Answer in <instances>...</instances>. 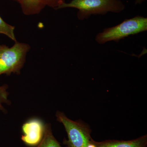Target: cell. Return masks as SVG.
Returning a JSON list of instances; mask_svg holds the SVG:
<instances>
[{
    "instance_id": "obj_5",
    "label": "cell",
    "mask_w": 147,
    "mask_h": 147,
    "mask_svg": "<svg viewBox=\"0 0 147 147\" xmlns=\"http://www.w3.org/2000/svg\"><path fill=\"white\" fill-rule=\"evenodd\" d=\"M45 129V124L41 120L30 119L22 125L21 140L28 146H36L42 141Z\"/></svg>"
},
{
    "instance_id": "obj_13",
    "label": "cell",
    "mask_w": 147,
    "mask_h": 147,
    "mask_svg": "<svg viewBox=\"0 0 147 147\" xmlns=\"http://www.w3.org/2000/svg\"><path fill=\"white\" fill-rule=\"evenodd\" d=\"M5 45H0V50L2 49L4 47Z\"/></svg>"
},
{
    "instance_id": "obj_4",
    "label": "cell",
    "mask_w": 147,
    "mask_h": 147,
    "mask_svg": "<svg viewBox=\"0 0 147 147\" xmlns=\"http://www.w3.org/2000/svg\"><path fill=\"white\" fill-rule=\"evenodd\" d=\"M57 121L62 123L65 128L68 139L63 140L67 147H88L92 139L91 130L81 121H74L67 118L62 112L57 111L56 114Z\"/></svg>"
},
{
    "instance_id": "obj_14",
    "label": "cell",
    "mask_w": 147,
    "mask_h": 147,
    "mask_svg": "<svg viewBox=\"0 0 147 147\" xmlns=\"http://www.w3.org/2000/svg\"><path fill=\"white\" fill-rule=\"evenodd\" d=\"M13 1H18V0H13Z\"/></svg>"
},
{
    "instance_id": "obj_3",
    "label": "cell",
    "mask_w": 147,
    "mask_h": 147,
    "mask_svg": "<svg viewBox=\"0 0 147 147\" xmlns=\"http://www.w3.org/2000/svg\"><path fill=\"white\" fill-rule=\"evenodd\" d=\"M30 50L29 44L18 41L11 47L5 45L0 50V76L3 74L9 76L12 73L20 74Z\"/></svg>"
},
{
    "instance_id": "obj_2",
    "label": "cell",
    "mask_w": 147,
    "mask_h": 147,
    "mask_svg": "<svg viewBox=\"0 0 147 147\" xmlns=\"http://www.w3.org/2000/svg\"><path fill=\"white\" fill-rule=\"evenodd\" d=\"M147 30V18L141 16L125 19L118 25L104 29L96 38L98 43L102 44L110 41L118 42L121 39Z\"/></svg>"
},
{
    "instance_id": "obj_7",
    "label": "cell",
    "mask_w": 147,
    "mask_h": 147,
    "mask_svg": "<svg viewBox=\"0 0 147 147\" xmlns=\"http://www.w3.org/2000/svg\"><path fill=\"white\" fill-rule=\"evenodd\" d=\"M23 13L26 15L38 14L43 9L38 0H18Z\"/></svg>"
},
{
    "instance_id": "obj_12",
    "label": "cell",
    "mask_w": 147,
    "mask_h": 147,
    "mask_svg": "<svg viewBox=\"0 0 147 147\" xmlns=\"http://www.w3.org/2000/svg\"><path fill=\"white\" fill-rule=\"evenodd\" d=\"M145 0H136L135 1V4H141Z\"/></svg>"
},
{
    "instance_id": "obj_11",
    "label": "cell",
    "mask_w": 147,
    "mask_h": 147,
    "mask_svg": "<svg viewBox=\"0 0 147 147\" xmlns=\"http://www.w3.org/2000/svg\"><path fill=\"white\" fill-rule=\"evenodd\" d=\"M40 4L44 8L46 6L53 7L56 9L59 6L65 3V0H38Z\"/></svg>"
},
{
    "instance_id": "obj_6",
    "label": "cell",
    "mask_w": 147,
    "mask_h": 147,
    "mask_svg": "<svg viewBox=\"0 0 147 147\" xmlns=\"http://www.w3.org/2000/svg\"><path fill=\"white\" fill-rule=\"evenodd\" d=\"M96 147H146L147 135L129 141L108 140L100 142L94 141Z\"/></svg>"
},
{
    "instance_id": "obj_1",
    "label": "cell",
    "mask_w": 147,
    "mask_h": 147,
    "mask_svg": "<svg viewBox=\"0 0 147 147\" xmlns=\"http://www.w3.org/2000/svg\"><path fill=\"white\" fill-rule=\"evenodd\" d=\"M125 7L121 0H72L69 3H64L56 9L68 7L77 9L79 10L77 17L82 20L88 19L92 14L119 13Z\"/></svg>"
},
{
    "instance_id": "obj_10",
    "label": "cell",
    "mask_w": 147,
    "mask_h": 147,
    "mask_svg": "<svg viewBox=\"0 0 147 147\" xmlns=\"http://www.w3.org/2000/svg\"><path fill=\"white\" fill-rule=\"evenodd\" d=\"M8 88V86L6 84L0 86V111L3 113H6L7 111L3 104L9 105L11 104V101L8 98L9 92L7 91Z\"/></svg>"
},
{
    "instance_id": "obj_9",
    "label": "cell",
    "mask_w": 147,
    "mask_h": 147,
    "mask_svg": "<svg viewBox=\"0 0 147 147\" xmlns=\"http://www.w3.org/2000/svg\"><path fill=\"white\" fill-rule=\"evenodd\" d=\"M15 27L6 23L0 16V34L5 35L14 42L16 40L14 34Z\"/></svg>"
},
{
    "instance_id": "obj_8",
    "label": "cell",
    "mask_w": 147,
    "mask_h": 147,
    "mask_svg": "<svg viewBox=\"0 0 147 147\" xmlns=\"http://www.w3.org/2000/svg\"><path fill=\"white\" fill-rule=\"evenodd\" d=\"M36 147H62L53 135L51 125L45 124V132L42 141Z\"/></svg>"
}]
</instances>
